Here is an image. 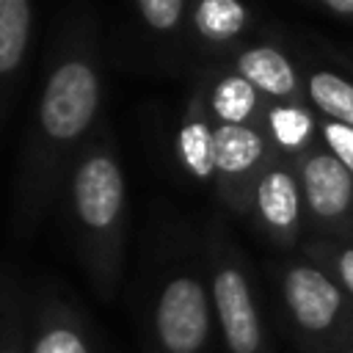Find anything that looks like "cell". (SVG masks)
<instances>
[{
  "label": "cell",
  "mask_w": 353,
  "mask_h": 353,
  "mask_svg": "<svg viewBox=\"0 0 353 353\" xmlns=\"http://www.w3.org/2000/svg\"><path fill=\"white\" fill-rule=\"evenodd\" d=\"M102 91L99 22L91 8H72L58 22L19 152L11 190L17 237H30L58 201L74 157L102 121Z\"/></svg>",
  "instance_id": "cell-1"
},
{
  "label": "cell",
  "mask_w": 353,
  "mask_h": 353,
  "mask_svg": "<svg viewBox=\"0 0 353 353\" xmlns=\"http://www.w3.org/2000/svg\"><path fill=\"white\" fill-rule=\"evenodd\" d=\"M58 201L91 290L97 298L113 301L124 273L127 179L108 121H99L91 141L74 157Z\"/></svg>",
  "instance_id": "cell-2"
},
{
  "label": "cell",
  "mask_w": 353,
  "mask_h": 353,
  "mask_svg": "<svg viewBox=\"0 0 353 353\" xmlns=\"http://www.w3.org/2000/svg\"><path fill=\"white\" fill-rule=\"evenodd\" d=\"M204 273L212 295L215 325L221 331L226 353H270L245 256L221 221H212L207 229Z\"/></svg>",
  "instance_id": "cell-3"
},
{
  "label": "cell",
  "mask_w": 353,
  "mask_h": 353,
  "mask_svg": "<svg viewBox=\"0 0 353 353\" xmlns=\"http://www.w3.org/2000/svg\"><path fill=\"white\" fill-rule=\"evenodd\" d=\"M157 353H212L215 312L204 265H168L149 306Z\"/></svg>",
  "instance_id": "cell-4"
},
{
  "label": "cell",
  "mask_w": 353,
  "mask_h": 353,
  "mask_svg": "<svg viewBox=\"0 0 353 353\" xmlns=\"http://www.w3.org/2000/svg\"><path fill=\"white\" fill-rule=\"evenodd\" d=\"M284 314L312 347H328L353 336V301L312 259H290L276 268Z\"/></svg>",
  "instance_id": "cell-5"
},
{
  "label": "cell",
  "mask_w": 353,
  "mask_h": 353,
  "mask_svg": "<svg viewBox=\"0 0 353 353\" xmlns=\"http://www.w3.org/2000/svg\"><path fill=\"white\" fill-rule=\"evenodd\" d=\"M306 223L334 240L353 237V174L323 143L295 160Z\"/></svg>",
  "instance_id": "cell-6"
},
{
  "label": "cell",
  "mask_w": 353,
  "mask_h": 353,
  "mask_svg": "<svg viewBox=\"0 0 353 353\" xmlns=\"http://www.w3.org/2000/svg\"><path fill=\"white\" fill-rule=\"evenodd\" d=\"M276 149L262 127H215V193L223 207L248 215L254 188Z\"/></svg>",
  "instance_id": "cell-7"
},
{
  "label": "cell",
  "mask_w": 353,
  "mask_h": 353,
  "mask_svg": "<svg viewBox=\"0 0 353 353\" xmlns=\"http://www.w3.org/2000/svg\"><path fill=\"white\" fill-rule=\"evenodd\" d=\"M248 215L273 245L290 248L298 243L306 226V207L292 160H284L279 154L270 160L254 188Z\"/></svg>",
  "instance_id": "cell-8"
},
{
  "label": "cell",
  "mask_w": 353,
  "mask_h": 353,
  "mask_svg": "<svg viewBox=\"0 0 353 353\" xmlns=\"http://www.w3.org/2000/svg\"><path fill=\"white\" fill-rule=\"evenodd\" d=\"M30 353H99L88 320L58 287L30 292Z\"/></svg>",
  "instance_id": "cell-9"
},
{
  "label": "cell",
  "mask_w": 353,
  "mask_h": 353,
  "mask_svg": "<svg viewBox=\"0 0 353 353\" xmlns=\"http://www.w3.org/2000/svg\"><path fill=\"white\" fill-rule=\"evenodd\" d=\"M226 66L245 77L265 102H306V72L279 44H243L226 58Z\"/></svg>",
  "instance_id": "cell-10"
},
{
  "label": "cell",
  "mask_w": 353,
  "mask_h": 353,
  "mask_svg": "<svg viewBox=\"0 0 353 353\" xmlns=\"http://www.w3.org/2000/svg\"><path fill=\"white\" fill-rule=\"evenodd\" d=\"M251 25L254 11L237 0H199L190 6L185 50L199 58H229Z\"/></svg>",
  "instance_id": "cell-11"
},
{
  "label": "cell",
  "mask_w": 353,
  "mask_h": 353,
  "mask_svg": "<svg viewBox=\"0 0 353 353\" xmlns=\"http://www.w3.org/2000/svg\"><path fill=\"white\" fill-rule=\"evenodd\" d=\"M215 127L204 91L196 85L182 110L174 149L179 168L199 185H215Z\"/></svg>",
  "instance_id": "cell-12"
},
{
  "label": "cell",
  "mask_w": 353,
  "mask_h": 353,
  "mask_svg": "<svg viewBox=\"0 0 353 353\" xmlns=\"http://www.w3.org/2000/svg\"><path fill=\"white\" fill-rule=\"evenodd\" d=\"M36 6L28 0H0V121L8 116L33 41Z\"/></svg>",
  "instance_id": "cell-13"
},
{
  "label": "cell",
  "mask_w": 353,
  "mask_h": 353,
  "mask_svg": "<svg viewBox=\"0 0 353 353\" xmlns=\"http://www.w3.org/2000/svg\"><path fill=\"white\" fill-rule=\"evenodd\" d=\"M188 0H138L130 6L135 33L141 41H146L149 50H154L157 63H179L188 58L185 50V33H188V17H190Z\"/></svg>",
  "instance_id": "cell-14"
},
{
  "label": "cell",
  "mask_w": 353,
  "mask_h": 353,
  "mask_svg": "<svg viewBox=\"0 0 353 353\" xmlns=\"http://www.w3.org/2000/svg\"><path fill=\"white\" fill-rule=\"evenodd\" d=\"M199 88L204 91L210 116L215 124L226 127H262L268 102L262 94L240 77L234 69H210L201 80Z\"/></svg>",
  "instance_id": "cell-15"
},
{
  "label": "cell",
  "mask_w": 353,
  "mask_h": 353,
  "mask_svg": "<svg viewBox=\"0 0 353 353\" xmlns=\"http://www.w3.org/2000/svg\"><path fill=\"white\" fill-rule=\"evenodd\" d=\"M262 130L268 132L276 154L292 163L320 143L317 113L309 102H268Z\"/></svg>",
  "instance_id": "cell-16"
},
{
  "label": "cell",
  "mask_w": 353,
  "mask_h": 353,
  "mask_svg": "<svg viewBox=\"0 0 353 353\" xmlns=\"http://www.w3.org/2000/svg\"><path fill=\"white\" fill-rule=\"evenodd\" d=\"M306 102L328 121L353 127V80L331 69H306Z\"/></svg>",
  "instance_id": "cell-17"
},
{
  "label": "cell",
  "mask_w": 353,
  "mask_h": 353,
  "mask_svg": "<svg viewBox=\"0 0 353 353\" xmlns=\"http://www.w3.org/2000/svg\"><path fill=\"white\" fill-rule=\"evenodd\" d=\"M30 292L11 276L0 273V353H30Z\"/></svg>",
  "instance_id": "cell-18"
},
{
  "label": "cell",
  "mask_w": 353,
  "mask_h": 353,
  "mask_svg": "<svg viewBox=\"0 0 353 353\" xmlns=\"http://www.w3.org/2000/svg\"><path fill=\"white\" fill-rule=\"evenodd\" d=\"M303 254L306 259L317 262L325 273H331V279L353 301V240H334V237L312 240L303 245Z\"/></svg>",
  "instance_id": "cell-19"
},
{
  "label": "cell",
  "mask_w": 353,
  "mask_h": 353,
  "mask_svg": "<svg viewBox=\"0 0 353 353\" xmlns=\"http://www.w3.org/2000/svg\"><path fill=\"white\" fill-rule=\"evenodd\" d=\"M317 132H320V143L328 152H334L342 160V165L353 174V127H345V124L317 116Z\"/></svg>",
  "instance_id": "cell-20"
},
{
  "label": "cell",
  "mask_w": 353,
  "mask_h": 353,
  "mask_svg": "<svg viewBox=\"0 0 353 353\" xmlns=\"http://www.w3.org/2000/svg\"><path fill=\"white\" fill-rule=\"evenodd\" d=\"M312 8H317L320 14H325L336 22L353 25V0H317V3H312Z\"/></svg>",
  "instance_id": "cell-21"
},
{
  "label": "cell",
  "mask_w": 353,
  "mask_h": 353,
  "mask_svg": "<svg viewBox=\"0 0 353 353\" xmlns=\"http://www.w3.org/2000/svg\"><path fill=\"white\" fill-rule=\"evenodd\" d=\"M339 353H353V347H345V350H339Z\"/></svg>",
  "instance_id": "cell-22"
},
{
  "label": "cell",
  "mask_w": 353,
  "mask_h": 353,
  "mask_svg": "<svg viewBox=\"0 0 353 353\" xmlns=\"http://www.w3.org/2000/svg\"><path fill=\"white\" fill-rule=\"evenodd\" d=\"M152 353H157V350H152Z\"/></svg>",
  "instance_id": "cell-23"
}]
</instances>
